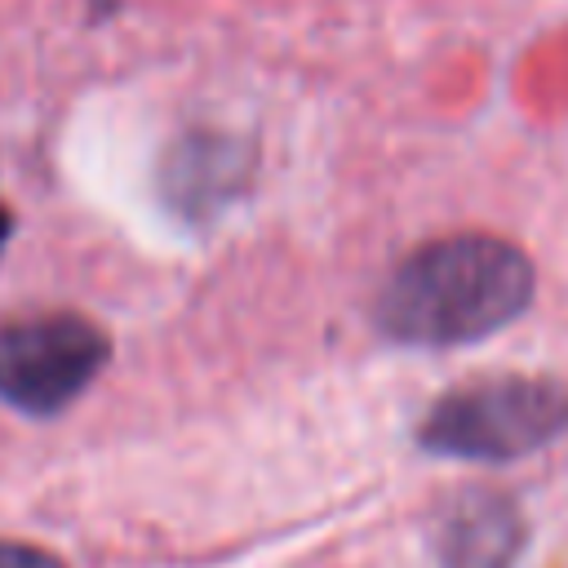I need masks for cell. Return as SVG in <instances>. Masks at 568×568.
<instances>
[{"label": "cell", "mask_w": 568, "mask_h": 568, "mask_svg": "<svg viewBox=\"0 0 568 568\" xmlns=\"http://www.w3.org/2000/svg\"><path fill=\"white\" fill-rule=\"evenodd\" d=\"M532 297V262L497 235H453L417 248L382 288L377 320L413 346H457L506 328Z\"/></svg>", "instance_id": "6da1fadb"}, {"label": "cell", "mask_w": 568, "mask_h": 568, "mask_svg": "<svg viewBox=\"0 0 568 568\" xmlns=\"http://www.w3.org/2000/svg\"><path fill=\"white\" fill-rule=\"evenodd\" d=\"M568 430V390L541 377H488L444 395L422 422V448L457 462H515Z\"/></svg>", "instance_id": "7a4b0ae2"}, {"label": "cell", "mask_w": 568, "mask_h": 568, "mask_svg": "<svg viewBox=\"0 0 568 568\" xmlns=\"http://www.w3.org/2000/svg\"><path fill=\"white\" fill-rule=\"evenodd\" d=\"M106 337L80 315H44L0 328V399L22 413L67 408L102 368Z\"/></svg>", "instance_id": "3957f363"}, {"label": "cell", "mask_w": 568, "mask_h": 568, "mask_svg": "<svg viewBox=\"0 0 568 568\" xmlns=\"http://www.w3.org/2000/svg\"><path fill=\"white\" fill-rule=\"evenodd\" d=\"M528 541V524L506 493L470 488L448 501L435 528L439 568H515Z\"/></svg>", "instance_id": "277c9868"}, {"label": "cell", "mask_w": 568, "mask_h": 568, "mask_svg": "<svg viewBox=\"0 0 568 568\" xmlns=\"http://www.w3.org/2000/svg\"><path fill=\"white\" fill-rule=\"evenodd\" d=\"M0 568H62V559L27 541H0Z\"/></svg>", "instance_id": "5b68a950"}, {"label": "cell", "mask_w": 568, "mask_h": 568, "mask_svg": "<svg viewBox=\"0 0 568 568\" xmlns=\"http://www.w3.org/2000/svg\"><path fill=\"white\" fill-rule=\"evenodd\" d=\"M4 240H9V213L0 209V248H4Z\"/></svg>", "instance_id": "8992f818"}]
</instances>
